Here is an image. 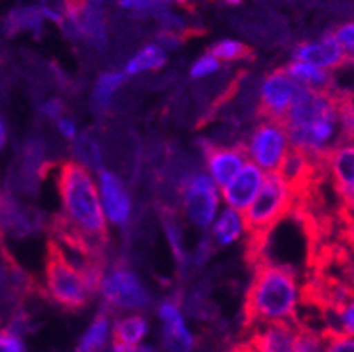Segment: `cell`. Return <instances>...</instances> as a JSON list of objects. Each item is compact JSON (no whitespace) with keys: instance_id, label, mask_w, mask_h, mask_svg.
Returning <instances> with one entry per match:
<instances>
[{"instance_id":"obj_18","label":"cell","mask_w":354,"mask_h":352,"mask_svg":"<svg viewBox=\"0 0 354 352\" xmlns=\"http://www.w3.org/2000/svg\"><path fill=\"white\" fill-rule=\"evenodd\" d=\"M159 315L164 322L162 344L167 352H191L194 338L183 324L178 305L175 302H164L159 306Z\"/></svg>"},{"instance_id":"obj_20","label":"cell","mask_w":354,"mask_h":352,"mask_svg":"<svg viewBox=\"0 0 354 352\" xmlns=\"http://www.w3.org/2000/svg\"><path fill=\"white\" fill-rule=\"evenodd\" d=\"M125 83V74L124 73H102L99 76V80L95 82L94 93H92V101H90V106H92V113L97 116L99 120H108V108L109 101L113 93L120 89Z\"/></svg>"},{"instance_id":"obj_10","label":"cell","mask_w":354,"mask_h":352,"mask_svg":"<svg viewBox=\"0 0 354 352\" xmlns=\"http://www.w3.org/2000/svg\"><path fill=\"white\" fill-rule=\"evenodd\" d=\"M247 154L254 163L268 173L277 171L288 150V134L279 122L257 120L247 138Z\"/></svg>"},{"instance_id":"obj_2","label":"cell","mask_w":354,"mask_h":352,"mask_svg":"<svg viewBox=\"0 0 354 352\" xmlns=\"http://www.w3.org/2000/svg\"><path fill=\"white\" fill-rule=\"evenodd\" d=\"M245 293L241 326L249 333L268 322H298V275L291 266L261 261Z\"/></svg>"},{"instance_id":"obj_11","label":"cell","mask_w":354,"mask_h":352,"mask_svg":"<svg viewBox=\"0 0 354 352\" xmlns=\"http://www.w3.org/2000/svg\"><path fill=\"white\" fill-rule=\"evenodd\" d=\"M48 228V217L34 206H25L8 189L0 190V232L27 238Z\"/></svg>"},{"instance_id":"obj_6","label":"cell","mask_w":354,"mask_h":352,"mask_svg":"<svg viewBox=\"0 0 354 352\" xmlns=\"http://www.w3.org/2000/svg\"><path fill=\"white\" fill-rule=\"evenodd\" d=\"M292 194L279 173L272 171L263 176L256 199L243 210L241 228L247 237H270L279 222L286 221L291 213Z\"/></svg>"},{"instance_id":"obj_38","label":"cell","mask_w":354,"mask_h":352,"mask_svg":"<svg viewBox=\"0 0 354 352\" xmlns=\"http://www.w3.org/2000/svg\"><path fill=\"white\" fill-rule=\"evenodd\" d=\"M76 352H80V351H76Z\"/></svg>"},{"instance_id":"obj_27","label":"cell","mask_w":354,"mask_h":352,"mask_svg":"<svg viewBox=\"0 0 354 352\" xmlns=\"http://www.w3.org/2000/svg\"><path fill=\"white\" fill-rule=\"evenodd\" d=\"M241 232V221L238 212L234 210H226L222 213L214 228V238L218 245H230L231 241L236 240Z\"/></svg>"},{"instance_id":"obj_17","label":"cell","mask_w":354,"mask_h":352,"mask_svg":"<svg viewBox=\"0 0 354 352\" xmlns=\"http://www.w3.org/2000/svg\"><path fill=\"white\" fill-rule=\"evenodd\" d=\"M99 183H101L102 192V206H104L109 222L127 224L131 217V198H129L124 182L111 171L102 169L99 173Z\"/></svg>"},{"instance_id":"obj_5","label":"cell","mask_w":354,"mask_h":352,"mask_svg":"<svg viewBox=\"0 0 354 352\" xmlns=\"http://www.w3.org/2000/svg\"><path fill=\"white\" fill-rule=\"evenodd\" d=\"M104 125L95 131L99 147H101L102 163L111 167L120 180L129 185L138 187L141 169V154L143 141L136 134L134 127L125 120L102 122Z\"/></svg>"},{"instance_id":"obj_33","label":"cell","mask_w":354,"mask_h":352,"mask_svg":"<svg viewBox=\"0 0 354 352\" xmlns=\"http://www.w3.org/2000/svg\"><path fill=\"white\" fill-rule=\"evenodd\" d=\"M156 41L160 44V48H162L164 51L175 50V48H178L180 44L183 43V39L180 37L178 34H175V32H167V30L157 32Z\"/></svg>"},{"instance_id":"obj_29","label":"cell","mask_w":354,"mask_h":352,"mask_svg":"<svg viewBox=\"0 0 354 352\" xmlns=\"http://www.w3.org/2000/svg\"><path fill=\"white\" fill-rule=\"evenodd\" d=\"M37 109H39L41 115L44 118H48V120H59L69 108H67L64 99H60V97H51V99H44L43 102H39Z\"/></svg>"},{"instance_id":"obj_12","label":"cell","mask_w":354,"mask_h":352,"mask_svg":"<svg viewBox=\"0 0 354 352\" xmlns=\"http://www.w3.org/2000/svg\"><path fill=\"white\" fill-rule=\"evenodd\" d=\"M196 147H198L203 163H207L214 183L221 187L230 183L236 176L238 171L245 166V163H249L245 145L217 147L208 138H199V140H196Z\"/></svg>"},{"instance_id":"obj_22","label":"cell","mask_w":354,"mask_h":352,"mask_svg":"<svg viewBox=\"0 0 354 352\" xmlns=\"http://www.w3.org/2000/svg\"><path fill=\"white\" fill-rule=\"evenodd\" d=\"M284 71L289 74L291 80H295L298 85L305 86V89L324 90L337 86L330 73H326L324 69H317L314 66H308V64L292 62L288 67H284Z\"/></svg>"},{"instance_id":"obj_21","label":"cell","mask_w":354,"mask_h":352,"mask_svg":"<svg viewBox=\"0 0 354 352\" xmlns=\"http://www.w3.org/2000/svg\"><path fill=\"white\" fill-rule=\"evenodd\" d=\"M71 151L78 159L80 166H83L85 169L97 171V173L102 171L104 163H102L101 147H99L95 131L86 129L82 134H76V138L73 140V145H71Z\"/></svg>"},{"instance_id":"obj_19","label":"cell","mask_w":354,"mask_h":352,"mask_svg":"<svg viewBox=\"0 0 354 352\" xmlns=\"http://www.w3.org/2000/svg\"><path fill=\"white\" fill-rule=\"evenodd\" d=\"M43 12L35 6H21L15 8L4 19V30L9 37L20 34V32H32L37 39L43 35Z\"/></svg>"},{"instance_id":"obj_15","label":"cell","mask_w":354,"mask_h":352,"mask_svg":"<svg viewBox=\"0 0 354 352\" xmlns=\"http://www.w3.org/2000/svg\"><path fill=\"white\" fill-rule=\"evenodd\" d=\"M328 169L335 194L340 205L354 210V150L353 143H347L333 150L328 157Z\"/></svg>"},{"instance_id":"obj_8","label":"cell","mask_w":354,"mask_h":352,"mask_svg":"<svg viewBox=\"0 0 354 352\" xmlns=\"http://www.w3.org/2000/svg\"><path fill=\"white\" fill-rule=\"evenodd\" d=\"M99 290L104 296L102 310L106 312H111L113 308H147L150 305V295L125 264H111L102 277Z\"/></svg>"},{"instance_id":"obj_1","label":"cell","mask_w":354,"mask_h":352,"mask_svg":"<svg viewBox=\"0 0 354 352\" xmlns=\"http://www.w3.org/2000/svg\"><path fill=\"white\" fill-rule=\"evenodd\" d=\"M282 125L291 147L310 155H330L342 145L353 143V92L339 86H301Z\"/></svg>"},{"instance_id":"obj_9","label":"cell","mask_w":354,"mask_h":352,"mask_svg":"<svg viewBox=\"0 0 354 352\" xmlns=\"http://www.w3.org/2000/svg\"><path fill=\"white\" fill-rule=\"evenodd\" d=\"M301 85L291 80L282 69H275L261 82L259 104H257L256 120H270L284 124L289 108L295 102Z\"/></svg>"},{"instance_id":"obj_37","label":"cell","mask_w":354,"mask_h":352,"mask_svg":"<svg viewBox=\"0 0 354 352\" xmlns=\"http://www.w3.org/2000/svg\"><path fill=\"white\" fill-rule=\"evenodd\" d=\"M222 2H226L227 6H238V4H241V0H222Z\"/></svg>"},{"instance_id":"obj_24","label":"cell","mask_w":354,"mask_h":352,"mask_svg":"<svg viewBox=\"0 0 354 352\" xmlns=\"http://www.w3.org/2000/svg\"><path fill=\"white\" fill-rule=\"evenodd\" d=\"M166 64V51L157 44H147L125 62V76H136L147 71H157Z\"/></svg>"},{"instance_id":"obj_35","label":"cell","mask_w":354,"mask_h":352,"mask_svg":"<svg viewBox=\"0 0 354 352\" xmlns=\"http://www.w3.org/2000/svg\"><path fill=\"white\" fill-rule=\"evenodd\" d=\"M113 352H156V351L150 347H145V345H141V347H129V349L117 347V349H113Z\"/></svg>"},{"instance_id":"obj_3","label":"cell","mask_w":354,"mask_h":352,"mask_svg":"<svg viewBox=\"0 0 354 352\" xmlns=\"http://www.w3.org/2000/svg\"><path fill=\"white\" fill-rule=\"evenodd\" d=\"M59 185L64 212L60 213L80 234L109 250L108 228L99 194L88 169L76 163H60Z\"/></svg>"},{"instance_id":"obj_14","label":"cell","mask_w":354,"mask_h":352,"mask_svg":"<svg viewBox=\"0 0 354 352\" xmlns=\"http://www.w3.org/2000/svg\"><path fill=\"white\" fill-rule=\"evenodd\" d=\"M295 62L308 64L317 69H340L344 66H351L353 60L347 58L335 43L330 34H324L319 41H304L292 50Z\"/></svg>"},{"instance_id":"obj_28","label":"cell","mask_w":354,"mask_h":352,"mask_svg":"<svg viewBox=\"0 0 354 352\" xmlns=\"http://www.w3.org/2000/svg\"><path fill=\"white\" fill-rule=\"evenodd\" d=\"M335 43L339 44L340 50L347 55V58L353 60L354 55V27L353 24H342L340 27L335 28L333 32H328Z\"/></svg>"},{"instance_id":"obj_16","label":"cell","mask_w":354,"mask_h":352,"mask_svg":"<svg viewBox=\"0 0 354 352\" xmlns=\"http://www.w3.org/2000/svg\"><path fill=\"white\" fill-rule=\"evenodd\" d=\"M263 176L259 167L252 163H245V166L238 171V174L230 183L224 185V199L231 210L234 212H243L256 198L257 190L263 183Z\"/></svg>"},{"instance_id":"obj_23","label":"cell","mask_w":354,"mask_h":352,"mask_svg":"<svg viewBox=\"0 0 354 352\" xmlns=\"http://www.w3.org/2000/svg\"><path fill=\"white\" fill-rule=\"evenodd\" d=\"M147 331L148 322L141 315H129V317L118 319L113 326V349L138 347Z\"/></svg>"},{"instance_id":"obj_4","label":"cell","mask_w":354,"mask_h":352,"mask_svg":"<svg viewBox=\"0 0 354 352\" xmlns=\"http://www.w3.org/2000/svg\"><path fill=\"white\" fill-rule=\"evenodd\" d=\"M46 298L67 312H78L97 295L78 266H74L53 238L48 240Z\"/></svg>"},{"instance_id":"obj_26","label":"cell","mask_w":354,"mask_h":352,"mask_svg":"<svg viewBox=\"0 0 354 352\" xmlns=\"http://www.w3.org/2000/svg\"><path fill=\"white\" fill-rule=\"evenodd\" d=\"M208 55L214 57L217 62H240V60H254L256 51L247 44L234 41V39H222L218 43L212 44Z\"/></svg>"},{"instance_id":"obj_7","label":"cell","mask_w":354,"mask_h":352,"mask_svg":"<svg viewBox=\"0 0 354 352\" xmlns=\"http://www.w3.org/2000/svg\"><path fill=\"white\" fill-rule=\"evenodd\" d=\"M35 293L34 277L28 275L4 247V241H0V326H8Z\"/></svg>"},{"instance_id":"obj_34","label":"cell","mask_w":354,"mask_h":352,"mask_svg":"<svg viewBox=\"0 0 354 352\" xmlns=\"http://www.w3.org/2000/svg\"><path fill=\"white\" fill-rule=\"evenodd\" d=\"M57 127H59L60 136H62V138H66V140L73 141L74 138H76V134H78V131H76V125H74L69 118H64V116L57 120Z\"/></svg>"},{"instance_id":"obj_13","label":"cell","mask_w":354,"mask_h":352,"mask_svg":"<svg viewBox=\"0 0 354 352\" xmlns=\"http://www.w3.org/2000/svg\"><path fill=\"white\" fill-rule=\"evenodd\" d=\"M182 201L189 219L198 228L207 229L217 212L218 194L214 180L205 173L194 174L182 189Z\"/></svg>"},{"instance_id":"obj_39","label":"cell","mask_w":354,"mask_h":352,"mask_svg":"<svg viewBox=\"0 0 354 352\" xmlns=\"http://www.w3.org/2000/svg\"><path fill=\"white\" fill-rule=\"evenodd\" d=\"M230 352H231V351H230Z\"/></svg>"},{"instance_id":"obj_32","label":"cell","mask_w":354,"mask_h":352,"mask_svg":"<svg viewBox=\"0 0 354 352\" xmlns=\"http://www.w3.org/2000/svg\"><path fill=\"white\" fill-rule=\"evenodd\" d=\"M0 352H25L24 342L8 328L0 329Z\"/></svg>"},{"instance_id":"obj_36","label":"cell","mask_w":354,"mask_h":352,"mask_svg":"<svg viewBox=\"0 0 354 352\" xmlns=\"http://www.w3.org/2000/svg\"><path fill=\"white\" fill-rule=\"evenodd\" d=\"M6 140H8V131H6L4 120H2V116H0V148H4Z\"/></svg>"},{"instance_id":"obj_31","label":"cell","mask_w":354,"mask_h":352,"mask_svg":"<svg viewBox=\"0 0 354 352\" xmlns=\"http://www.w3.org/2000/svg\"><path fill=\"white\" fill-rule=\"evenodd\" d=\"M326 335V345L323 352H354L353 337L351 335H335L323 331Z\"/></svg>"},{"instance_id":"obj_25","label":"cell","mask_w":354,"mask_h":352,"mask_svg":"<svg viewBox=\"0 0 354 352\" xmlns=\"http://www.w3.org/2000/svg\"><path fill=\"white\" fill-rule=\"evenodd\" d=\"M109 312L101 310L80 342V352H102L109 338Z\"/></svg>"},{"instance_id":"obj_30","label":"cell","mask_w":354,"mask_h":352,"mask_svg":"<svg viewBox=\"0 0 354 352\" xmlns=\"http://www.w3.org/2000/svg\"><path fill=\"white\" fill-rule=\"evenodd\" d=\"M221 69V62H217L214 57L210 55H205L199 60H196L191 67V77L192 80H199V77H207L215 74Z\"/></svg>"}]
</instances>
